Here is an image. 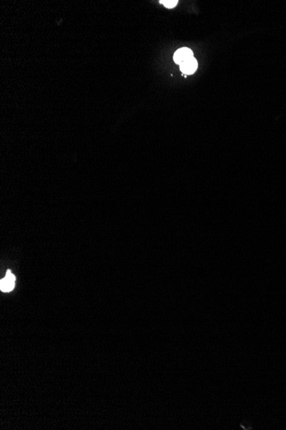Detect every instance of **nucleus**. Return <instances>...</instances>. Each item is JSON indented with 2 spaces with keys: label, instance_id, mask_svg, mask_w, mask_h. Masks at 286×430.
Here are the masks:
<instances>
[{
  "label": "nucleus",
  "instance_id": "20e7f679",
  "mask_svg": "<svg viewBox=\"0 0 286 430\" xmlns=\"http://www.w3.org/2000/svg\"><path fill=\"white\" fill-rule=\"evenodd\" d=\"M160 3H162L164 6H166V8L172 9V8H174L179 2H178V0H164V1H160Z\"/></svg>",
  "mask_w": 286,
  "mask_h": 430
},
{
  "label": "nucleus",
  "instance_id": "f03ea898",
  "mask_svg": "<svg viewBox=\"0 0 286 430\" xmlns=\"http://www.w3.org/2000/svg\"><path fill=\"white\" fill-rule=\"evenodd\" d=\"M15 276L13 275L10 271H7L5 278L1 280L0 288L3 292H9L15 287Z\"/></svg>",
  "mask_w": 286,
  "mask_h": 430
},
{
  "label": "nucleus",
  "instance_id": "7ed1b4c3",
  "mask_svg": "<svg viewBox=\"0 0 286 430\" xmlns=\"http://www.w3.org/2000/svg\"><path fill=\"white\" fill-rule=\"evenodd\" d=\"M198 67L196 59L194 58L190 59L186 62L183 63L180 65V70L184 74L191 75L194 73V71H196Z\"/></svg>",
  "mask_w": 286,
  "mask_h": 430
},
{
  "label": "nucleus",
  "instance_id": "f257e3e1",
  "mask_svg": "<svg viewBox=\"0 0 286 430\" xmlns=\"http://www.w3.org/2000/svg\"><path fill=\"white\" fill-rule=\"evenodd\" d=\"M192 58H194L193 52L188 47H183V48L176 51V53H174V57H173L174 61L178 65H182L183 63L188 61Z\"/></svg>",
  "mask_w": 286,
  "mask_h": 430
}]
</instances>
